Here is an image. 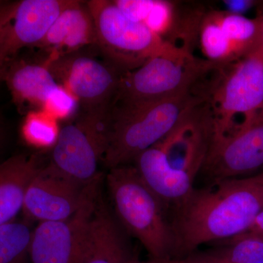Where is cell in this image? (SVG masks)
<instances>
[{
    "instance_id": "obj_33",
    "label": "cell",
    "mask_w": 263,
    "mask_h": 263,
    "mask_svg": "<svg viewBox=\"0 0 263 263\" xmlns=\"http://www.w3.org/2000/svg\"><path fill=\"white\" fill-rule=\"evenodd\" d=\"M9 66H8V67H0V81L5 80V75H6Z\"/></svg>"
},
{
    "instance_id": "obj_13",
    "label": "cell",
    "mask_w": 263,
    "mask_h": 263,
    "mask_svg": "<svg viewBox=\"0 0 263 263\" xmlns=\"http://www.w3.org/2000/svg\"><path fill=\"white\" fill-rule=\"evenodd\" d=\"M68 3L69 0L17 1L13 18L0 32V67L9 66L20 50L35 47Z\"/></svg>"
},
{
    "instance_id": "obj_2",
    "label": "cell",
    "mask_w": 263,
    "mask_h": 263,
    "mask_svg": "<svg viewBox=\"0 0 263 263\" xmlns=\"http://www.w3.org/2000/svg\"><path fill=\"white\" fill-rule=\"evenodd\" d=\"M114 216L122 229L139 240L150 263L176 258L177 242L169 208L143 181L133 164L106 175Z\"/></svg>"
},
{
    "instance_id": "obj_23",
    "label": "cell",
    "mask_w": 263,
    "mask_h": 263,
    "mask_svg": "<svg viewBox=\"0 0 263 263\" xmlns=\"http://www.w3.org/2000/svg\"><path fill=\"white\" fill-rule=\"evenodd\" d=\"M59 131L56 118L44 110L29 112L22 129L27 141L41 146L54 144Z\"/></svg>"
},
{
    "instance_id": "obj_9",
    "label": "cell",
    "mask_w": 263,
    "mask_h": 263,
    "mask_svg": "<svg viewBox=\"0 0 263 263\" xmlns=\"http://www.w3.org/2000/svg\"><path fill=\"white\" fill-rule=\"evenodd\" d=\"M262 171L263 109L245 119L228 136L213 140L199 176L212 184Z\"/></svg>"
},
{
    "instance_id": "obj_7",
    "label": "cell",
    "mask_w": 263,
    "mask_h": 263,
    "mask_svg": "<svg viewBox=\"0 0 263 263\" xmlns=\"http://www.w3.org/2000/svg\"><path fill=\"white\" fill-rule=\"evenodd\" d=\"M110 135V112H83L60 129L48 163L70 179L89 185L102 176L99 164L106 155Z\"/></svg>"
},
{
    "instance_id": "obj_10",
    "label": "cell",
    "mask_w": 263,
    "mask_h": 263,
    "mask_svg": "<svg viewBox=\"0 0 263 263\" xmlns=\"http://www.w3.org/2000/svg\"><path fill=\"white\" fill-rule=\"evenodd\" d=\"M102 176L89 185L74 181L49 163L43 165L29 181L22 212L27 220H65L76 214L101 185Z\"/></svg>"
},
{
    "instance_id": "obj_8",
    "label": "cell",
    "mask_w": 263,
    "mask_h": 263,
    "mask_svg": "<svg viewBox=\"0 0 263 263\" xmlns=\"http://www.w3.org/2000/svg\"><path fill=\"white\" fill-rule=\"evenodd\" d=\"M44 62L57 82L77 100L83 112H110L123 73L117 67L80 51L46 58Z\"/></svg>"
},
{
    "instance_id": "obj_6",
    "label": "cell",
    "mask_w": 263,
    "mask_h": 263,
    "mask_svg": "<svg viewBox=\"0 0 263 263\" xmlns=\"http://www.w3.org/2000/svg\"><path fill=\"white\" fill-rule=\"evenodd\" d=\"M94 20L97 45L104 58L121 72L136 70L173 45L141 22L129 18L114 1H86Z\"/></svg>"
},
{
    "instance_id": "obj_20",
    "label": "cell",
    "mask_w": 263,
    "mask_h": 263,
    "mask_svg": "<svg viewBox=\"0 0 263 263\" xmlns=\"http://www.w3.org/2000/svg\"><path fill=\"white\" fill-rule=\"evenodd\" d=\"M197 38L205 60L217 66H224L239 60L231 43L216 22L212 10L205 12Z\"/></svg>"
},
{
    "instance_id": "obj_5",
    "label": "cell",
    "mask_w": 263,
    "mask_h": 263,
    "mask_svg": "<svg viewBox=\"0 0 263 263\" xmlns=\"http://www.w3.org/2000/svg\"><path fill=\"white\" fill-rule=\"evenodd\" d=\"M208 98L214 118V139L234 130L238 117H241V124L262 110L263 54L259 48L216 67L209 82Z\"/></svg>"
},
{
    "instance_id": "obj_19",
    "label": "cell",
    "mask_w": 263,
    "mask_h": 263,
    "mask_svg": "<svg viewBox=\"0 0 263 263\" xmlns=\"http://www.w3.org/2000/svg\"><path fill=\"white\" fill-rule=\"evenodd\" d=\"M212 12L238 58L259 48L261 27L257 17L249 18L226 10H212Z\"/></svg>"
},
{
    "instance_id": "obj_11",
    "label": "cell",
    "mask_w": 263,
    "mask_h": 263,
    "mask_svg": "<svg viewBox=\"0 0 263 263\" xmlns=\"http://www.w3.org/2000/svg\"><path fill=\"white\" fill-rule=\"evenodd\" d=\"M214 125L208 95L194 99L179 122L158 144L173 167L196 180L214 140Z\"/></svg>"
},
{
    "instance_id": "obj_14",
    "label": "cell",
    "mask_w": 263,
    "mask_h": 263,
    "mask_svg": "<svg viewBox=\"0 0 263 263\" xmlns=\"http://www.w3.org/2000/svg\"><path fill=\"white\" fill-rule=\"evenodd\" d=\"M94 20L86 2L69 0L44 38L35 47L44 51L46 58H55L96 46Z\"/></svg>"
},
{
    "instance_id": "obj_34",
    "label": "cell",
    "mask_w": 263,
    "mask_h": 263,
    "mask_svg": "<svg viewBox=\"0 0 263 263\" xmlns=\"http://www.w3.org/2000/svg\"><path fill=\"white\" fill-rule=\"evenodd\" d=\"M164 263H188L185 258H174Z\"/></svg>"
},
{
    "instance_id": "obj_35",
    "label": "cell",
    "mask_w": 263,
    "mask_h": 263,
    "mask_svg": "<svg viewBox=\"0 0 263 263\" xmlns=\"http://www.w3.org/2000/svg\"><path fill=\"white\" fill-rule=\"evenodd\" d=\"M252 234H253V233H252ZM256 235H258V234H256ZM260 235V236H262L263 238V234L262 235Z\"/></svg>"
},
{
    "instance_id": "obj_24",
    "label": "cell",
    "mask_w": 263,
    "mask_h": 263,
    "mask_svg": "<svg viewBox=\"0 0 263 263\" xmlns=\"http://www.w3.org/2000/svg\"><path fill=\"white\" fill-rule=\"evenodd\" d=\"M79 104L73 95L60 85L50 97L44 111L55 118L70 117L77 111Z\"/></svg>"
},
{
    "instance_id": "obj_22",
    "label": "cell",
    "mask_w": 263,
    "mask_h": 263,
    "mask_svg": "<svg viewBox=\"0 0 263 263\" xmlns=\"http://www.w3.org/2000/svg\"><path fill=\"white\" fill-rule=\"evenodd\" d=\"M32 233L27 221L13 220L0 226V263H31Z\"/></svg>"
},
{
    "instance_id": "obj_29",
    "label": "cell",
    "mask_w": 263,
    "mask_h": 263,
    "mask_svg": "<svg viewBox=\"0 0 263 263\" xmlns=\"http://www.w3.org/2000/svg\"><path fill=\"white\" fill-rule=\"evenodd\" d=\"M246 233H253V234H263V210L256 216L252 226Z\"/></svg>"
},
{
    "instance_id": "obj_4",
    "label": "cell",
    "mask_w": 263,
    "mask_h": 263,
    "mask_svg": "<svg viewBox=\"0 0 263 263\" xmlns=\"http://www.w3.org/2000/svg\"><path fill=\"white\" fill-rule=\"evenodd\" d=\"M216 67L191 51L172 46L136 70L122 73L112 105L154 101L190 92L201 86Z\"/></svg>"
},
{
    "instance_id": "obj_3",
    "label": "cell",
    "mask_w": 263,
    "mask_h": 263,
    "mask_svg": "<svg viewBox=\"0 0 263 263\" xmlns=\"http://www.w3.org/2000/svg\"><path fill=\"white\" fill-rule=\"evenodd\" d=\"M200 87L177 96L154 101L116 103L110 110V142L104 165L111 169L133 164L144 152L172 130Z\"/></svg>"
},
{
    "instance_id": "obj_30",
    "label": "cell",
    "mask_w": 263,
    "mask_h": 263,
    "mask_svg": "<svg viewBox=\"0 0 263 263\" xmlns=\"http://www.w3.org/2000/svg\"><path fill=\"white\" fill-rule=\"evenodd\" d=\"M256 17L258 18L259 23H260L261 37L259 48L263 54V2L262 1H260V3L257 6V15H256Z\"/></svg>"
},
{
    "instance_id": "obj_26",
    "label": "cell",
    "mask_w": 263,
    "mask_h": 263,
    "mask_svg": "<svg viewBox=\"0 0 263 263\" xmlns=\"http://www.w3.org/2000/svg\"><path fill=\"white\" fill-rule=\"evenodd\" d=\"M260 1L254 0H226L223 1V4L226 5L227 11L235 14L243 15V13L252 9L253 7H257Z\"/></svg>"
},
{
    "instance_id": "obj_1",
    "label": "cell",
    "mask_w": 263,
    "mask_h": 263,
    "mask_svg": "<svg viewBox=\"0 0 263 263\" xmlns=\"http://www.w3.org/2000/svg\"><path fill=\"white\" fill-rule=\"evenodd\" d=\"M262 210L263 171L194 188L171 212L176 258H185L202 245L243 234Z\"/></svg>"
},
{
    "instance_id": "obj_28",
    "label": "cell",
    "mask_w": 263,
    "mask_h": 263,
    "mask_svg": "<svg viewBox=\"0 0 263 263\" xmlns=\"http://www.w3.org/2000/svg\"><path fill=\"white\" fill-rule=\"evenodd\" d=\"M188 263H227L221 259L216 258L208 252H195L189 254L185 257Z\"/></svg>"
},
{
    "instance_id": "obj_12",
    "label": "cell",
    "mask_w": 263,
    "mask_h": 263,
    "mask_svg": "<svg viewBox=\"0 0 263 263\" xmlns=\"http://www.w3.org/2000/svg\"><path fill=\"white\" fill-rule=\"evenodd\" d=\"M100 194L99 186L68 219L38 224L31 237V263L79 262Z\"/></svg>"
},
{
    "instance_id": "obj_18",
    "label": "cell",
    "mask_w": 263,
    "mask_h": 263,
    "mask_svg": "<svg viewBox=\"0 0 263 263\" xmlns=\"http://www.w3.org/2000/svg\"><path fill=\"white\" fill-rule=\"evenodd\" d=\"M43 165L37 155H27L0 163V226L13 221L22 211L26 189Z\"/></svg>"
},
{
    "instance_id": "obj_27",
    "label": "cell",
    "mask_w": 263,
    "mask_h": 263,
    "mask_svg": "<svg viewBox=\"0 0 263 263\" xmlns=\"http://www.w3.org/2000/svg\"><path fill=\"white\" fill-rule=\"evenodd\" d=\"M16 5L17 1H0V32L13 18Z\"/></svg>"
},
{
    "instance_id": "obj_17",
    "label": "cell",
    "mask_w": 263,
    "mask_h": 263,
    "mask_svg": "<svg viewBox=\"0 0 263 263\" xmlns=\"http://www.w3.org/2000/svg\"><path fill=\"white\" fill-rule=\"evenodd\" d=\"M5 81L17 105L40 110L60 86L44 62H12Z\"/></svg>"
},
{
    "instance_id": "obj_21",
    "label": "cell",
    "mask_w": 263,
    "mask_h": 263,
    "mask_svg": "<svg viewBox=\"0 0 263 263\" xmlns=\"http://www.w3.org/2000/svg\"><path fill=\"white\" fill-rule=\"evenodd\" d=\"M227 263H263V238L245 233L218 242V247L207 251Z\"/></svg>"
},
{
    "instance_id": "obj_15",
    "label": "cell",
    "mask_w": 263,
    "mask_h": 263,
    "mask_svg": "<svg viewBox=\"0 0 263 263\" xmlns=\"http://www.w3.org/2000/svg\"><path fill=\"white\" fill-rule=\"evenodd\" d=\"M133 254L122 227L100 193L79 263H124Z\"/></svg>"
},
{
    "instance_id": "obj_32",
    "label": "cell",
    "mask_w": 263,
    "mask_h": 263,
    "mask_svg": "<svg viewBox=\"0 0 263 263\" xmlns=\"http://www.w3.org/2000/svg\"><path fill=\"white\" fill-rule=\"evenodd\" d=\"M124 263H150V262H143V261L140 260V259L138 258V257H137V256L135 255V254H133V255L130 258L128 259V260L126 261V262Z\"/></svg>"
},
{
    "instance_id": "obj_31",
    "label": "cell",
    "mask_w": 263,
    "mask_h": 263,
    "mask_svg": "<svg viewBox=\"0 0 263 263\" xmlns=\"http://www.w3.org/2000/svg\"><path fill=\"white\" fill-rule=\"evenodd\" d=\"M7 138V128L5 122L0 114V152L3 150Z\"/></svg>"
},
{
    "instance_id": "obj_16",
    "label": "cell",
    "mask_w": 263,
    "mask_h": 263,
    "mask_svg": "<svg viewBox=\"0 0 263 263\" xmlns=\"http://www.w3.org/2000/svg\"><path fill=\"white\" fill-rule=\"evenodd\" d=\"M133 165L143 181L172 212L195 188V179L173 167L158 144L137 157Z\"/></svg>"
},
{
    "instance_id": "obj_25",
    "label": "cell",
    "mask_w": 263,
    "mask_h": 263,
    "mask_svg": "<svg viewBox=\"0 0 263 263\" xmlns=\"http://www.w3.org/2000/svg\"><path fill=\"white\" fill-rule=\"evenodd\" d=\"M114 3L129 18L144 24L155 0H115Z\"/></svg>"
}]
</instances>
